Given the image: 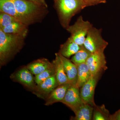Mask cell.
Masks as SVG:
<instances>
[{
    "label": "cell",
    "instance_id": "obj_24",
    "mask_svg": "<svg viewBox=\"0 0 120 120\" xmlns=\"http://www.w3.org/2000/svg\"><path fill=\"white\" fill-rule=\"evenodd\" d=\"M107 0H83L86 8L90 6H94L101 4H104Z\"/></svg>",
    "mask_w": 120,
    "mask_h": 120
},
{
    "label": "cell",
    "instance_id": "obj_2",
    "mask_svg": "<svg viewBox=\"0 0 120 120\" xmlns=\"http://www.w3.org/2000/svg\"><path fill=\"white\" fill-rule=\"evenodd\" d=\"M17 12L24 23L29 26L41 22L48 12L47 8L27 0H12Z\"/></svg>",
    "mask_w": 120,
    "mask_h": 120
},
{
    "label": "cell",
    "instance_id": "obj_12",
    "mask_svg": "<svg viewBox=\"0 0 120 120\" xmlns=\"http://www.w3.org/2000/svg\"><path fill=\"white\" fill-rule=\"evenodd\" d=\"M58 53L67 74L69 83L71 85H76L78 72L77 65L69 58L62 56L59 52Z\"/></svg>",
    "mask_w": 120,
    "mask_h": 120
},
{
    "label": "cell",
    "instance_id": "obj_25",
    "mask_svg": "<svg viewBox=\"0 0 120 120\" xmlns=\"http://www.w3.org/2000/svg\"><path fill=\"white\" fill-rule=\"evenodd\" d=\"M34 3L36 4L47 8L48 6L45 0H27Z\"/></svg>",
    "mask_w": 120,
    "mask_h": 120
},
{
    "label": "cell",
    "instance_id": "obj_21",
    "mask_svg": "<svg viewBox=\"0 0 120 120\" xmlns=\"http://www.w3.org/2000/svg\"><path fill=\"white\" fill-rule=\"evenodd\" d=\"M91 54V52L83 45L81 46L80 49L77 52L73 55L71 60L77 66L81 64L86 63Z\"/></svg>",
    "mask_w": 120,
    "mask_h": 120
},
{
    "label": "cell",
    "instance_id": "obj_14",
    "mask_svg": "<svg viewBox=\"0 0 120 120\" xmlns=\"http://www.w3.org/2000/svg\"><path fill=\"white\" fill-rule=\"evenodd\" d=\"M52 64V62L48 59L42 58L30 62L26 67L33 75H36L49 68Z\"/></svg>",
    "mask_w": 120,
    "mask_h": 120
},
{
    "label": "cell",
    "instance_id": "obj_26",
    "mask_svg": "<svg viewBox=\"0 0 120 120\" xmlns=\"http://www.w3.org/2000/svg\"><path fill=\"white\" fill-rule=\"evenodd\" d=\"M110 120H120V109L111 115Z\"/></svg>",
    "mask_w": 120,
    "mask_h": 120
},
{
    "label": "cell",
    "instance_id": "obj_17",
    "mask_svg": "<svg viewBox=\"0 0 120 120\" xmlns=\"http://www.w3.org/2000/svg\"><path fill=\"white\" fill-rule=\"evenodd\" d=\"M0 12L11 15L17 19L19 22L25 24L22 17L17 12L12 0H0Z\"/></svg>",
    "mask_w": 120,
    "mask_h": 120
},
{
    "label": "cell",
    "instance_id": "obj_4",
    "mask_svg": "<svg viewBox=\"0 0 120 120\" xmlns=\"http://www.w3.org/2000/svg\"><path fill=\"white\" fill-rule=\"evenodd\" d=\"M102 30L92 26L89 30L83 45L91 53L104 52L109 43L102 36Z\"/></svg>",
    "mask_w": 120,
    "mask_h": 120
},
{
    "label": "cell",
    "instance_id": "obj_1",
    "mask_svg": "<svg viewBox=\"0 0 120 120\" xmlns=\"http://www.w3.org/2000/svg\"><path fill=\"white\" fill-rule=\"evenodd\" d=\"M27 35L5 33L0 30V64L4 65L23 47Z\"/></svg>",
    "mask_w": 120,
    "mask_h": 120
},
{
    "label": "cell",
    "instance_id": "obj_15",
    "mask_svg": "<svg viewBox=\"0 0 120 120\" xmlns=\"http://www.w3.org/2000/svg\"><path fill=\"white\" fill-rule=\"evenodd\" d=\"M81 47L69 37L65 42L61 45L58 52L65 57L69 58L76 53Z\"/></svg>",
    "mask_w": 120,
    "mask_h": 120
},
{
    "label": "cell",
    "instance_id": "obj_22",
    "mask_svg": "<svg viewBox=\"0 0 120 120\" xmlns=\"http://www.w3.org/2000/svg\"><path fill=\"white\" fill-rule=\"evenodd\" d=\"M54 75H55V69L52 63V66L40 74L35 75V81L37 84H38Z\"/></svg>",
    "mask_w": 120,
    "mask_h": 120
},
{
    "label": "cell",
    "instance_id": "obj_10",
    "mask_svg": "<svg viewBox=\"0 0 120 120\" xmlns=\"http://www.w3.org/2000/svg\"><path fill=\"white\" fill-rule=\"evenodd\" d=\"M58 86L54 75L42 82L37 84L32 92L38 98L45 100L51 92Z\"/></svg>",
    "mask_w": 120,
    "mask_h": 120
},
{
    "label": "cell",
    "instance_id": "obj_5",
    "mask_svg": "<svg viewBox=\"0 0 120 120\" xmlns=\"http://www.w3.org/2000/svg\"><path fill=\"white\" fill-rule=\"evenodd\" d=\"M93 25L89 21L84 20L80 16L73 25L69 26L66 30L71 34L70 37L80 46L83 45L88 31Z\"/></svg>",
    "mask_w": 120,
    "mask_h": 120
},
{
    "label": "cell",
    "instance_id": "obj_8",
    "mask_svg": "<svg viewBox=\"0 0 120 120\" xmlns=\"http://www.w3.org/2000/svg\"><path fill=\"white\" fill-rule=\"evenodd\" d=\"M91 75L102 73L107 69L106 60L104 52L91 53L86 61Z\"/></svg>",
    "mask_w": 120,
    "mask_h": 120
},
{
    "label": "cell",
    "instance_id": "obj_19",
    "mask_svg": "<svg viewBox=\"0 0 120 120\" xmlns=\"http://www.w3.org/2000/svg\"><path fill=\"white\" fill-rule=\"evenodd\" d=\"M77 77L76 86L80 88L90 79L91 73L86 63L77 65Z\"/></svg>",
    "mask_w": 120,
    "mask_h": 120
},
{
    "label": "cell",
    "instance_id": "obj_6",
    "mask_svg": "<svg viewBox=\"0 0 120 120\" xmlns=\"http://www.w3.org/2000/svg\"><path fill=\"white\" fill-rule=\"evenodd\" d=\"M102 73L91 75L90 79L80 88V97L83 102L94 106V94L95 87Z\"/></svg>",
    "mask_w": 120,
    "mask_h": 120
},
{
    "label": "cell",
    "instance_id": "obj_11",
    "mask_svg": "<svg viewBox=\"0 0 120 120\" xmlns=\"http://www.w3.org/2000/svg\"><path fill=\"white\" fill-rule=\"evenodd\" d=\"M71 85L68 83L59 85L56 87L45 100V105H50L56 102H61Z\"/></svg>",
    "mask_w": 120,
    "mask_h": 120
},
{
    "label": "cell",
    "instance_id": "obj_16",
    "mask_svg": "<svg viewBox=\"0 0 120 120\" xmlns=\"http://www.w3.org/2000/svg\"><path fill=\"white\" fill-rule=\"evenodd\" d=\"M94 106L90 104L83 103L75 113V116H72L71 120H92Z\"/></svg>",
    "mask_w": 120,
    "mask_h": 120
},
{
    "label": "cell",
    "instance_id": "obj_20",
    "mask_svg": "<svg viewBox=\"0 0 120 120\" xmlns=\"http://www.w3.org/2000/svg\"><path fill=\"white\" fill-rule=\"evenodd\" d=\"M111 116L105 105L100 106L95 105L94 106L92 120H110Z\"/></svg>",
    "mask_w": 120,
    "mask_h": 120
},
{
    "label": "cell",
    "instance_id": "obj_9",
    "mask_svg": "<svg viewBox=\"0 0 120 120\" xmlns=\"http://www.w3.org/2000/svg\"><path fill=\"white\" fill-rule=\"evenodd\" d=\"M61 102L69 107L75 113L83 103L80 97V88L76 85H71Z\"/></svg>",
    "mask_w": 120,
    "mask_h": 120
},
{
    "label": "cell",
    "instance_id": "obj_7",
    "mask_svg": "<svg viewBox=\"0 0 120 120\" xmlns=\"http://www.w3.org/2000/svg\"><path fill=\"white\" fill-rule=\"evenodd\" d=\"M33 75L26 66H23L12 73L10 78L13 81L21 84L32 92L37 85Z\"/></svg>",
    "mask_w": 120,
    "mask_h": 120
},
{
    "label": "cell",
    "instance_id": "obj_23",
    "mask_svg": "<svg viewBox=\"0 0 120 120\" xmlns=\"http://www.w3.org/2000/svg\"><path fill=\"white\" fill-rule=\"evenodd\" d=\"M16 22H20L11 15L4 12H0V28H3Z\"/></svg>",
    "mask_w": 120,
    "mask_h": 120
},
{
    "label": "cell",
    "instance_id": "obj_18",
    "mask_svg": "<svg viewBox=\"0 0 120 120\" xmlns=\"http://www.w3.org/2000/svg\"><path fill=\"white\" fill-rule=\"evenodd\" d=\"M28 26L20 22H16L2 28L0 30L8 34H20L27 35Z\"/></svg>",
    "mask_w": 120,
    "mask_h": 120
},
{
    "label": "cell",
    "instance_id": "obj_3",
    "mask_svg": "<svg viewBox=\"0 0 120 120\" xmlns=\"http://www.w3.org/2000/svg\"><path fill=\"white\" fill-rule=\"evenodd\" d=\"M61 25L67 29L72 18L86 8L83 0H54Z\"/></svg>",
    "mask_w": 120,
    "mask_h": 120
},
{
    "label": "cell",
    "instance_id": "obj_13",
    "mask_svg": "<svg viewBox=\"0 0 120 120\" xmlns=\"http://www.w3.org/2000/svg\"><path fill=\"white\" fill-rule=\"evenodd\" d=\"M52 63L55 69V76L59 85L69 83L58 52L55 54V58Z\"/></svg>",
    "mask_w": 120,
    "mask_h": 120
}]
</instances>
